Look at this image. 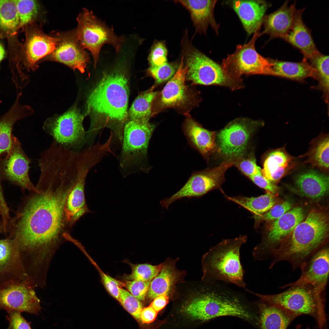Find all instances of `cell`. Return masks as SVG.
Wrapping results in <instances>:
<instances>
[{
	"instance_id": "cell-17",
	"label": "cell",
	"mask_w": 329,
	"mask_h": 329,
	"mask_svg": "<svg viewBox=\"0 0 329 329\" xmlns=\"http://www.w3.org/2000/svg\"><path fill=\"white\" fill-rule=\"evenodd\" d=\"M42 23H35L27 26L26 40L23 47V64L28 71H34L39 62L54 50L58 38L49 35L42 29Z\"/></svg>"
},
{
	"instance_id": "cell-5",
	"label": "cell",
	"mask_w": 329,
	"mask_h": 329,
	"mask_svg": "<svg viewBox=\"0 0 329 329\" xmlns=\"http://www.w3.org/2000/svg\"><path fill=\"white\" fill-rule=\"evenodd\" d=\"M247 239L246 236L241 235L223 240L210 249L203 258L204 278L211 283L221 281L233 284L246 290L240 252Z\"/></svg>"
},
{
	"instance_id": "cell-8",
	"label": "cell",
	"mask_w": 329,
	"mask_h": 329,
	"mask_svg": "<svg viewBox=\"0 0 329 329\" xmlns=\"http://www.w3.org/2000/svg\"><path fill=\"white\" fill-rule=\"evenodd\" d=\"M182 44V56L187 69L186 80L194 84L217 85L232 89L241 86V83L228 76L221 65L196 48L185 37Z\"/></svg>"
},
{
	"instance_id": "cell-9",
	"label": "cell",
	"mask_w": 329,
	"mask_h": 329,
	"mask_svg": "<svg viewBox=\"0 0 329 329\" xmlns=\"http://www.w3.org/2000/svg\"><path fill=\"white\" fill-rule=\"evenodd\" d=\"M76 20L78 25L76 31L78 40L83 49L90 52L95 66L104 44L112 45L117 52L121 50L124 38L117 36L112 29L99 19L92 11L83 9Z\"/></svg>"
},
{
	"instance_id": "cell-33",
	"label": "cell",
	"mask_w": 329,
	"mask_h": 329,
	"mask_svg": "<svg viewBox=\"0 0 329 329\" xmlns=\"http://www.w3.org/2000/svg\"><path fill=\"white\" fill-rule=\"evenodd\" d=\"M329 136L321 134L315 139L309 150L301 157H306L304 164L328 171L329 170Z\"/></svg>"
},
{
	"instance_id": "cell-45",
	"label": "cell",
	"mask_w": 329,
	"mask_h": 329,
	"mask_svg": "<svg viewBox=\"0 0 329 329\" xmlns=\"http://www.w3.org/2000/svg\"><path fill=\"white\" fill-rule=\"evenodd\" d=\"M150 282L127 280L124 285L128 291L140 301L144 300L146 296Z\"/></svg>"
},
{
	"instance_id": "cell-46",
	"label": "cell",
	"mask_w": 329,
	"mask_h": 329,
	"mask_svg": "<svg viewBox=\"0 0 329 329\" xmlns=\"http://www.w3.org/2000/svg\"><path fill=\"white\" fill-rule=\"evenodd\" d=\"M7 318L9 324L7 329H32L30 322L26 320L18 311L10 310L7 311Z\"/></svg>"
},
{
	"instance_id": "cell-3",
	"label": "cell",
	"mask_w": 329,
	"mask_h": 329,
	"mask_svg": "<svg viewBox=\"0 0 329 329\" xmlns=\"http://www.w3.org/2000/svg\"><path fill=\"white\" fill-rule=\"evenodd\" d=\"M328 218L325 212L313 210L300 223L273 252L269 268L277 263L287 261L293 270L300 267L327 242Z\"/></svg>"
},
{
	"instance_id": "cell-29",
	"label": "cell",
	"mask_w": 329,
	"mask_h": 329,
	"mask_svg": "<svg viewBox=\"0 0 329 329\" xmlns=\"http://www.w3.org/2000/svg\"><path fill=\"white\" fill-rule=\"evenodd\" d=\"M88 174L84 173L79 178L71 190L65 203V210L67 220L71 228L82 216L91 212L85 196V186Z\"/></svg>"
},
{
	"instance_id": "cell-15",
	"label": "cell",
	"mask_w": 329,
	"mask_h": 329,
	"mask_svg": "<svg viewBox=\"0 0 329 329\" xmlns=\"http://www.w3.org/2000/svg\"><path fill=\"white\" fill-rule=\"evenodd\" d=\"M30 159L23 150L19 139L13 134L9 152L0 158V177L30 192L37 191L29 176Z\"/></svg>"
},
{
	"instance_id": "cell-38",
	"label": "cell",
	"mask_w": 329,
	"mask_h": 329,
	"mask_svg": "<svg viewBox=\"0 0 329 329\" xmlns=\"http://www.w3.org/2000/svg\"><path fill=\"white\" fill-rule=\"evenodd\" d=\"M315 69L317 80L319 82L318 88L324 93V98L328 103L329 97V56L320 53L308 61Z\"/></svg>"
},
{
	"instance_id": "cell-10",
	"label": "cell",
	"mask_w": 329,
	"mask_h": 329,
	"mask_svg": "<svg viewBox=\"0 0 329 329\" xmlns=\"http://www.w3.org/2000/svg\"><path fill=\"white\" fill-rule=\"evenodd\" d=\"M260 30L253 34L247 43L237 45L234 52L223 60L221 65L222 69L233 80L241 82L240 76L243 74L273 76L271 59L264 57L255 48L256 41L261 35Z\"/></svg>"
},
{
	"instance_id": "cell-24",
	"label": "cell",
	"mask_w": 329,
	"mask_h": 329,
	"mask_svg": "<svg viewBox=\"0 0 329 329\" xmlns=\"http://www.w3.org/2000/svg\"><path fill=\"white\" fill-rule=\"evenodd\" d=\"M255 303L259 329H287L296 318L279 306L261 299Z\"/></svg>"
},
{
	"instance_id": "cell-27",
	"label": "cell",
	"mask_w": 329,
	"mask_h": 329,
	"mask_svg": "<svg viewBox=\"0 0 329 329\" xmlns=\"http://www.w3.org/2000/svg\"><path fill=\"white\" fill-rule=\"evenodd\" d=\"M304 9L300 13L290 30L283 39L298 49L304 59L309 61L320 52L312 38L311 32L302 19Z\"/></svg>"
},
{
	"instance_id": "cell-40",
	"label": "cell",
	"mask_w": 329,
	"mask_h": 329,
	"mask_svg": "<svg viewBox=\"0 0 329 329\" xmlns=\"http://www.w3.org/2000/svg\"><path fill=\"white\" fill-rule=\"evenodd\" d=\"M119 301L125 309L134 318L140 319L142 305L140 301L128 291L122 288L119 289Z\"/></svg>"
},
{
	"instance_id": "cell-52",
	"label": "cell",
	"mask_w": 329,
	"mask_h": 329,
	"mask_svg": "<svg viewBox=\"0 0 329 329\" xmlns=\"http://www.w3.org/2000/svg\"><path fill=\"white\" fill-rule=\"evenodd\" d=\"M8 231L6 228L2 220L0 221V234L1 233H5L6 234Z\"/></svg>"
},
{
	"instance_id": "cell-6",
	"label": "cell",
	"mask_w": 329,
	"mask_h": 329,
	"mask_svg": "<svg viewBox=\"0 0 329 329\" xmlns=\"http://www.w3.org/2000/svg\"><path fill=\"white\" fill-rule=\"evenodd\" d=\"M281 293L264 295L251 290L249 293L259 299L278 305L296 317L301 315L313 317L318 329H327L324 292L308 285L290 286Z\"/></svg>"
},
{
	"instance_id": "cell-16",
	"label": "cell",
	"mask_w": 329,
	"mask_h": 329,
	"mask_svg": "<svg viewBox=\"0 0 329 329\" xmlns=\"http://www.w3.org/2000/svg\"><path fill=\"white\" fill-rule=\"evenodd\" d=\"M58 41L54 51L41 61L62 63L74 70L84 73L90 61L88 54L81 46L76 29L55 34Z\"/></svg>"
},
{
	"instance_id": "cell-36",
	"label": "cell",
	"mask_w": 329,
	"mask_h": 329,
	"mask_svg": "<svg viewBox=\"0 0 329 329\" xmlns=\"http://www.w3.org/2000/svg\"><path fill=\"white\" fill-rule=\"evenodd\" d=\"M19 26L16 0H0V29L11 32L15 31Z\"/></svg>"
},
{
	"instance_id": "cell-35",
	"label": "cell",
	"mask_w": 329,
	"mask_h": 329,
	"mask_svg": "<svg viewBox=\"0 0 329 329\" xmlns=\"http://www.w3.org/2000/svg\"><path fill=\"white\" fill-rule=\"evenodd\" d=\"M274 194L267 191L265 194L256 197H226L253 212L254 215H259L267 212L274 206L276 203Z\"/></svg>"
},
{
	"instance_id": "cell-50",
	"label": "cell",
	"mask_w": 329,
	"mask_h": 329,
	"mask_svg": "<svg viewBox=\"0 0 329 329\" xmlns=\"http://www.w3.org/2000/svg\"><path fill=\"white\" fill-rule=\"evenodd\" d=\"M168 298L167 295L158 296L154 299L150 306L158 313L164 308L167 304Z\"/></svg>"
},
{
	"instance_id": "cell-11",
	"label": "cell",
	"mask_w": 329,
	"mask_h": 329,
	"mask_svg": "<svg viewBox=\"0 0 329 329\" xmlns=\"http://www.w3.org/2000/svg\"><path fill=\"white\" fill-rule=\"evenodd\" d=\"M87 115L75 105L62 114L47 119L43 129L54 141L67 149L80 150L86 144V133L83 121Z\"/></svg>"
},
{
	"instance_id": "cell-34",
	"label": "cell",
	"mask_w": 329,
	"mask_h": 329,
	"mask_svg": "<svg viewBox=\"0 0 329 329\" xmlns=\"http://www.w3.org/2000/svg\"><path fill=\"white\" fill-rule=\"evenodd\" d=\"M154 87L140 93L128 111V120H149L152 116V104L158 95Z\"/></svg>"
},
{
	"instance_id": "cell-18",
	"label": "cell",
	"mask_w": 329,
	"mask_h": 329,
	"mask_svg": "<svg viewBox=\"0 0 329 329\" xmlns=\"http://www.w3.org/2000/svg\"><path fill=\"white\" fill-rule=\"evenodd\" d=\"M187 71L182 56L176 72L156 98L157 102L152 115L167 108L182 109L190 104L193 97L185 83Z\"/></svg>"
},
{
	"instance_id": "cell-28",
	"label": "cell",
	"mask_w": 329,
	"mask_h": 329,
	"mask_svg": "<svg viewBox=\"0 0 329 329\" xmlns=\"http://www.w3.org/2000/svg\"><path fill=\"white\" fill-rule=\"evenodd\" d=\"M294 159L283 149L270 152L265 159L261 169L263 175L274 183L279 181L295 166Z\"/></svg>"
},
{
	"instance_id": "cell-44",
	"label": "cell",
	"mask_w": 329,
	"mask_h": 329,
	"mask_svg": "<svg viewBox=\"0 0 329 329\" xmlns=\"http://www.w3.org/2000/svg\"><path fill=\"white\" fill-rule=\"evenodd\" d=\"M243 156L234 160V165L244 175L249 178L261 171V169L257 165L253 156L247 157Z\"/></svg>"
},
{
	"instance_id": "cell-53",
	"label": "cell",
	"mask_w": 329,
	"mask_h": 329,
	"mask_svg": "<svg viewBox=\"0 0 329 329\" xmlns=\"http://www.w3.org/2000/svg\"><path fill=\"white\" fill-rule=\"evenodd\" d=\"M5 54V49L2 45L0 44V64L4 58Z\"/></svg>"
},
{
	"instance_id": "cell-42",
	"label": "cell",
	"mask_w": 329,
	"mask_h": 329,
	"mask_svg": "<svg viewBox=\"0 0 329 329\" xmlns=\"http://www.w3.org/2000/svg\"><path fill=\"white\" fill-rule=\"evenodd\" d=\"M168 51L162 41H157L152 46L148 57L150 67H156L167 62Z\"/></svg>"
},
{
	"instance_id": "cell-31",
	"label": "cell",
	"mask_w": 329,
	"mask_h": 329,
	"mask_svg": "<svg viewBox=\"0 0 329 329\" xmlns=\"http://www.w3.org/2000/svg\"><path fill=\"white\" fill-rule=\"evenodd\" d=\"M273 76L297 80H302L308 77L317 80L315 69L308 61L303 59L299 62H293L271 59Z\"/></svg>"
},
{
	"instance_id": "cell-21",
	"label": "cell",
	"mask_w": 329,
	"mask_h": 329,
	"mask_svg": "<svg viewBox=\"0 0 329 329\" xmlns=\"http://www.w3.org/2000/svg\"><path fill=\"white\" fill-rule=\"evenodd\" d=\"M230 2L249 35L261 28L265 13L270 5L268 2L257 0H232Z\"/></svg>"
},
{
	"instance_id": "cell-14",
	"label": "cell",
	"mask_w": 329,
	"mask_h": 329,
	"mask_svg": "<svg viewBox=\"0 0 329 329\" xmlns=\"http://www.w3.org/2000/svg\"><path fill=\"white\" fill-rule=\"evenodd\" d=\"M35 287L29 278L11 279L0 283V310L38 314L41 308Z\"/></svg>"
},
{
	"instance_id": "cell-13",
	"label": "cell",
	"mask_w": 329,
	"mask_h": 329,
	"mask_svg": "<svg viewBox=\"0 0 329 329\" xmlns=\"http://www.w3.org/2000/svg\"><path fill=\"white\" fill-rule=\"evenodd\" d=\"M233 159L226 160L219 165L192 174L183 186L171 196L161 200L160 204L168 209L176 200L184 197H198L210 191L220 189L225 181V174L234 165Z\"/></svg>"
},
{
	"instance_id": "cell-12",
	"label": "cell",
	"mask_w": 329,
	"mask_h": 329,
	"mask_svg": "<svg viewBox=\"0 0 329 329\" xmlns=\"http://www.w3.org/2000/svg\"><path fill=\"white\" fill-rule=\"evenodd\" d=\"M263 124L261 121L246 119L230 122L216 135L218 152L226 160L243 156L253 133Z\"/></svg>"
},
{
	"instance_id": "cell-55",
	"label": "cell",
	"mask_w": 329,
	"mask_h": 329,
	"mask_svg": "<svg viewBox=\"0 0 329 329\" xmlns=\"http://www.w3.org/2000/svg\"><path fill=\"white\" fill-rule=\"evenodd\" d=\"M306 329H310V328H307Z\"/></svg>"
},
{
	"instance_id": "cell-20",
	"label": "cell",
	"mask_w": 329,
	"mask_h": 329,
	"mask_svg": "<svg viewBox=\"0 0 329 329\" xmlns=\"http://www.w3.org/2000/svg\"><path fill=\"white\" fill-rule=\"evenodd\" d=\"M302 9H297L295 3L288 5L286 1L275 12L264 16L262 23L264 30L261 35H269L271 39H282L292 28L298 16Z\"/></svg>"
},
{
	"instance_id": "cell-48",
	"label": "cell",
	"mask_w": 329,
	"mask_h": 329,
	"mask_svg": "<svg viewBox=\"0 0 329 329\" xmlns=\"http://www.w3.org/2000/svg\"><path fill=\"white\" fill-rule=\"evenodd\" d=\"M249 178L258 186L273 194L278 191L277 186L265 177L262 175L261 171Z\"/></svg>"
},
{
	"instance_id": "cell-19",
	"label": "cell",
	"mask_w": 329,
	"mask_h": 329,
	"mask_svg": "<svg viewBox=\"0 0 329 329\" xmlns=\"http://www.w3.org/2000/svg\"><path fill=\"white\" fill-rule=\"evenodd\" d=\"M323 246L314 253L300 267L301 274L293 283L281 288L297 285H308L324 292L327 283L329 269L328 246Z\"/></svg>"
},
{
	"instance_id": "cell-30",
	"label": "cell",
	"mask_w": 329,
	"mask_h": 329,
	"mask_svg": "<svg viewBox=\"0 0 329 329\" xmlns=\"http://www.w3.org/2000/svg\"><path fill=\"white\" fill-rule=\"evenodd\" d=\"M329 181L328 176L311 170L297 175L295 183L302 195L311 199H317L328 193Z\"/></svg>"
},
{
	"instance_id": "cell-39",
	"label": "cell",
	"mask_w": 329,
	"mask_h": 329,
	"mask_svg": "<svg viewBox=\"0 0 329 329\" xmlns=\"http://www.w3.org/2000/svg\"><path fill=\"white\" fill-rule=\"evenodd\" d=\"M163 264L153 265L145 264L131 265L132 272L126 278L128 280L151 281L159 273Z\"/></svg>"
},
{
	"instance_id": "cell-43",
	"label": "cell",
	"mask_w": 329,
	"mask_h": 329,
	"mask_svg": "<svg viewBox=\"0 0 329 329\" xmlns=\"http://www.w3.org/2000/svg\"><path fill=\"white\" fill-rule=\"evenodd\" d=\"M292 205L288 201L273 207L267 212L259 215H254L256 225L262 221L276 220L289 210Z\"/></svg>"
},
{
	"instance_id": "cell-32",
	"label": "cell",
	"mask_w": 329,
	"mask_h": 329,
	"mask_svg": "<svg viewBox=\"0 0 329 329\" xmlns=\"http://www.w3.org/2000/svg\"><path fill=\"white\" fill-rule=\"evenodd\" d=\"M179 274L174 266L163 264L161 271L150 282L147 294L149 299L167 295L178 280Z\"/></svg>"
},
{
	"instance_id": "cell-26",
	"label": "cell",
	"mask_w": 329,
	"mask_h": 329,
	"mask_svg": "<svg viewBox=\"0 0 329 329\" xmlns=\"http://www.w3.org/2000/svg\"><path fill=\"white\" fill-rule=\"evenodd\" d=\"M185 135L191 145L206 159L217 149L216 133L203 128L190 116L183 126Z\"/></svg>"
},
{
	"instance_id": "cell-54",
	"label": "cell",
	"mask_w": 329,
	"mask_h": 329,
	"mask_svg": "<svg viewBox=\"0 0 329 329\" xmlns=\"http://www.w3.org/2000/svg\"><path fill=\"white\" fill-rule=\"evenodd\" d=\"M2 277L0 275V283L2 281Z\"/></svg>"
},
{
	"instance_id": "cell-49",
	"label": "cell",
	"mask_w": 329,
	"mask_h": 329,
	"mask_svg": "<svg viewBox=\"0 0 329 329\" xmlns=\"http://www.w3.org/2000/svg\"><path fill=\"white\" fill-rule=\"evenodd\" d=\"M158 313L150 306L142 308L140 314V319L143 323L149 324L156 318Z\"/></svg>"
},
{
	"instance_id": "cell-25",
	"label": "cell",
	"mask_w": 329,
	"mask_h": 329,
	"mask_svg": "<svg viewBox=\"0 0 329 329\" xmlns=\"http://www.w3.org/2000/svg\"><path fill=\"white\" fill-rule=\"evenodd\" d=\"M0 274L11 279L28 278L17 246L14 240L8 237L0 240Z\"/></svg>"
},
{
	"instance_id": "cell-51",
	"label": "cell",
	"mask_w": 329,
	"mask_h": 329,
	"mask_svg": "<svg viewBox=\"0 0 329 329\" xmlns=\"http://www.w3.org/2000/svg\"><path fill=\"white\" fill-rule=\"evenodd\" d=\"M2 180L0 177V205L3 204L5 202V200L4 196L2 187L1 184V181Z\"/></svg>"
},
{
	"instance_id": "cell-2",
	"label": "cell",
	"mask_w": 329,
	"mask_h": 329,
	"mask_svg": "<svg viewBox=\"0 0 329 329\" xmlns=\"http://www.w3.org/2000/svg\"><path fill=\"white\" fill-rule=\"evenodd\" d=\"M129 95L128 79L124 73L116 69L105 73L87 97L86 113L90 117L86 142L94 143L97 134L104 127L111 130L113 137L121 143L128 120Z\"/></svg>"
},
{
	"instance_id": "cell-22",
	"label": "cell",
	"mask_w": 329,
	"mask_h": 329,
	"mask_svg": "<svg viewBox=\"0 0 329 329\" xmlns=\"http://www.w3.org/2000/svg\"><path fill=\"white\" fill-rule=\"evenodd\" d=\"M16 100L10 109L0 118V158L6 154L11 147L12 131L15 123L31 115L33 109L20 102L22 92H17Z\"/></svg>"
},
{
	"instance_id": "cell-7",
	"label": "cell",
	"mask_w": 329,
	"mask_h": 329,
	"mask_svg": "<svg viewBox=\"0 0 329 329\" xmlns=\"http://www.w3.org/2000/svg\"><path fill=\"white\" fill-rule=\"evenodd\" d=\"M155 128L149 120H128L125 123L119 164L126 174L146 171L148 147Z\"/></svg>"
},
{
	"instance_id": "cell-4",
	"label": "cell",
	"mask_w": 329,
	"mask_h": 329,
	"mask_svg": "<svg viewBox=\"0 0 329 329\" xmlns=\"http://www.w3.org/2000/svg\"><path fill=\"white\" fill-rule=\"evenodd\" d=\"M182 310L190 318L203 322L227 316L240 318L255 325L257 321L256 311L253 312L242 295L217 282L203 288Z\"/></svg>"
},
{
	"instance_id": "cell-41",
	"label": "cell",
	"mask_w": 329,
	"mask_h": 329,
	"mask_svg": "<svg viewBox=\"0 0 329 329\" xmlns=\"http://www.w3.org/2000/svg\"><path fill=\"white\" fill-rule=\"evenodd\" d=\"M179 65L176 63L167 62L157 67H150L148 72L157 83H161L171 79L176 72Z\"/></svg>"
},
{
	"instance_id": "cell-47",
	"label": "cell",
	"mask_w": 329,
	"mask_h": 329,
	"mask_svg": "<svg viewBox=\"0 0 329 329\" xmlns=\"http://www.w3.org/2000/svg\"><path fill=\"white\" fill-rule=\"evenodd\" d=\"M102 282L108 292L119 301L120 287L124 284L102 271L100 272Z\"/></svg>"
},
{
	"instance_id": "cell-23",
	"label": "cell",
	"mask_w": 329,
	"mask_h": 329,
	"mask_svg": "<svg viewBox=\"0 0 329 329\" xmlns=\"http://www.w3.org/2000/svg\"><path fill=\"white\" fill-rule=\"evenodd\" d=\"M189 11L196 32L205 34L210 26L216 34H218L219 24L215 20L214 9L217 0H177Z\"/></svg>"
},
{
	"instance_id": "cell-1",
	"label": "cell",
	"mask_w": 329,
	"mask_h": 329,
	"mask_svg": "<svg viewBox=\"0 0 329 329\" xmlns=\"http://www.w3.org/2000/svg\"><path fill=\"white\" fill-rule=\"evenodd\" d=\"M40 172L37 191L30 192L11 218L8 237L15 241L22 256L42 263L51 260L72 229L65 207L77 176L60 168H47Z\"/></svg>"
},
{
	"instance_id": "cell-37",
	"label": "cell",
	"mask_w": 329,
	"mask_h": 329,
	"mask_svg": "<svg viewBox=\"0 0 329 329\" xmlns=\"http://www.w3.org/2000/svg\"><path fill=\"white\" fill-rule=\"evenodd\" d=\"M16 1L19 17V27L36 23L42 12L41 5L39 1L33 0H16Z\"/></svg>"
}]
</instances>
